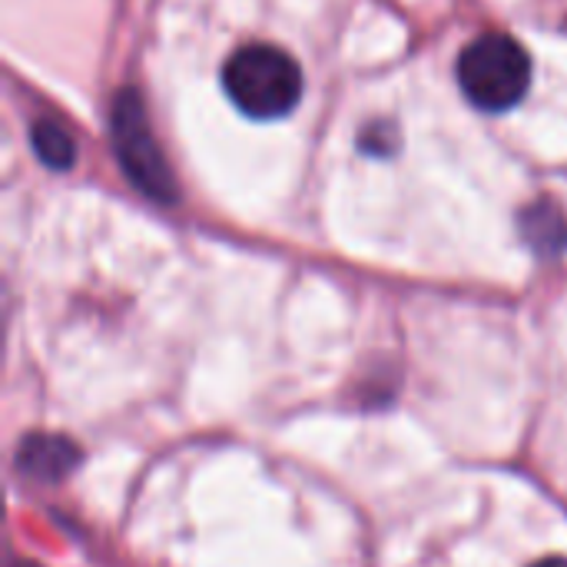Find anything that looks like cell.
I'll return each mask as SVG.
<instances>
[{"label": "cell", "mask_w": 567, "mask_h": 567, "mask_svg": "<svg viewBox=\"0 0 567 567\" xmlns=\"http://www.w3.org/2000/svg\"><path fill=\"white\" fill-rule=\"evenodd\" d=\"M223 90L239 113L252 120H279L302 100V70L286 50L249 43L226 60Z\"/></svg>", "instance_id": "1"}, {"label": "cell", "mask_w": 567, "mask_h": 567, "mask_svg": "<svg viewBox=\"0 0 567 567\" xmlns=\"http://www.w3.org/2000/svg\"><path fill=\"white\" fill-rule=\"evenodd\" d=\"M455 73L472 106L485 113H505L518 106L532 86V56L515 37L488 30L462 50Z\"/></svg>", "instance_id": "2"}, {"label": "cell", "mask_w": 567, "mask_h": 567, "mask_svg": "<svg viewBox=\"0 0 567 567\" xmlns=\"http://www.w3.org/2000/svg\"><path fill=\"white\" fill-rule=\"evenodd\" d=\"M110 140H113V153H116L120 169L146 199L176 203V179H173V169H169L156 136H153L140 90L126 86L113 96Z\"/></svg>", "instance_id": "3"}, {"label": "cell", "mask_w": 567, "mask_h": 567, "mask_svg": "<svg viewBox=\"0 0 567 567\" xmlns=\"http://www.w3.org/2000/svg\"><path fill=\"white\" fill-rule=\"evenodd\" d=\"M80 455L63 435H27L17 449V468L33 482H60L80 465Z\"/></svg>", "instance_id": "4"}, {"label": "cell", "mask_w": 567, "mask_h": 567, "mask_svg": "<svg viewBox=\"0 0 567 567\" xmlns=\"http://www.w3.org/2000/svg\"><path fill=\"white\" fill-rule=\"evenodd\" d=\"M522 236L545 259L565 256L567 216L555 203H532V206L522 209Z\"/></svg>", "instance_id": "5"}, {"label": "cell", "mask_w": 567, "mask_h": 567, "mask_svg": "<svg viewBox=\"0 0 567 567\" xmlns=\"http://www.w3.org/2000/svg\"><path fill=\"white\" fill-rule=\"evenodd\" d=\"M30 143H33V153L43 166L50 169H70L73 159H76V143L73 136L56 123V120H33L30 126Z\"/></svg>", "instance_id": "6"}, {"label": "cell", "mask_w": 567, "mask_h": 567, "mask_svg": "<svg viewBox=\"0 0 567 567\" xmlns=\"http://www.w3.org/2000/svg\"><path fill=\"white\" fill-rule=\"evenodd\" d=\"M362 150H369V153H375V156H389L392 150H395V133L392 130H365L362 133Z\"/></svg>", "instance_id": "7"}, {"label": "cell", "mask_w": 567, "mask_h": 567, "mask_svg": "<svg viewBox=\"0 0 567 567\" xmlns=\"http://www.w3.org/2000/svg\"><path fill=\"white\" fill-rule=\"evenodd\" d=\"M532 567H567V558H558V555H555V558H542V561H535Z\"/></svg>", "instance_id": "8"}]
</instances>
